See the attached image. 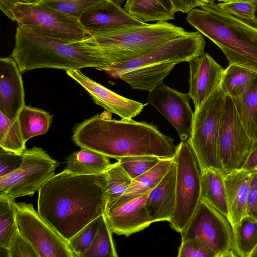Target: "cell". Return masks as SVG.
Wrapping results in <instances>:
<instances>
[{"label":"cell","mask_w":257,"mask_h":257,"mask_svg":"<svg viewBox=\"0 0 257 257\" xmlns=\"http://www.w3.org/2000/svg\"><path fill=\"white\" fill-rule=\"evenodd\" d=\"M16 203L14 199L0 196V246L7 249L18 231Z\"/></svg>","instance_id":"33"},{"label":"cell","mask_w":257,"mask_h":257,"mask_svg":"<svg viewBox=\"0 0 257 257\" xmlns=\"http://www.w3.org/2000/svg\"><path fill=\"white\" fill-rule=\"evenodd\" d=\"M239 1H247V2H251V3H253L256 6V9H257V0H239Z\"/></svg>","instance_id":"49"},{"label":"cell","mask_w":257,"mask_h":257,"mask_svg":"<svg viewBox=\"0 0 257 257\" xmlns=\"http://www.w3.org/2000/svg\"><path fill=\"white\" fill-rule=\"evenodd\" d=\"M14 21L45 37L74 42L90 35L79 19L48 9L37 3L18 4L13 9Z\"/></svg>","instance_id":"8"},{"label":"cell","mask_w":257,"mask_h":257,"mask_svg":"<svg viewBox=\"0 0 257 257\" xmlns=\"http://www.w3.org/2000/svg\"><path fill=\"white\" fill-rule=\"evenodd\" d=\"M79 20L90 36L120 27L143 26L147 24L130 16L114 0H108L88 9L83 14Z\"/></svg>","instance_id":"19"},{"label":"cell","mask_w":257,"mask_h":257,"mask_svg":"<svg viewBox=\"0 0 257 257\" xmlns=\"http://www.w3.org/2000/svg\"><path fill=\"white\" fill-rule=\"evenodd\" d=\"M241 170L249 172L257 171V140L253 142Z\"/></svg>","instance_id":"46"},{"label":"cell","mask_w":257,"mask_h":257,"mask_svg":"<svg viewBox=\"0 0 257 257\" xmlns=\"http://www.w3.org/2000/svg\"><path fill=\"white\" fill-rule=\"evenodd\" d=\"M181 235V241L198 238L211 248L217 257H223L227 251L234 250L233 231L229 220L202 199Z\"/></svg>","instance_id":"12"},{"label":"cell","mask_w":257,"mask_h":257,"mask_svg":"<svg viewBox=\"0 0 257 257\" xmlns=\"http://www.w3.org/2000/svg\"><path fill=\"white\" fill-rule=\"evenodd\" d=\"M38 0H0V9L2 12L10 19L14 21L12 10L18 4H30L37 2Z\"/></svg>","instance_id":"45"},{"label":"cell","mask_w":257,"mask_h":257,"mask_svg":"<svg viewBox=\"0 0 257 257\" xmlns=\"http://www.w3.org/2000/svg\"><path fill=\"white\" fill-rule=\"evenodd\" d=\"M187 32L182 27L168 22H159L102 31L83 41L107 50L113 65L140 56L162 43Z\"/></svg>","instance_id":"4"},{"label":"cell","mask_w":257,"mask_h":257,"mask_svg":"<svg viewBox=\"0 0 257 257\" xmlns=\"http://www.w3.org/2000/svg\"><path fill=\"white\" fill-rule=\"evenodd\" d=\"M72 140L81 148L116 160L134 156L173 159L177 149L174 139L152 123L132 118L118 120L99 114L78 124Z\"/></svg>","instance_id":"2"},{"label":"cell","mask_w":257,"mask_h":257,"mask_svg":"<svg viewBox=\"0 0 257 257\" xmlns=\"http://www.w3.org/2000/svg\"><path fill=\"white\" fill-rule=\"evenodd\" d=\"M150 191L105 210L104 215L113 233L127 237L153 222L146 206Z\"/></svg>","instance_id":"15"},{"label":"cell","mask_w":257,"mask_h":257,"mask_svg":"<svg viewBox=\"0 0 257 257\" xmlns=\"http://www.w3.org/2000/svg\"><path fill=\"white\" fill-rule=\"evenodd\" d=\"M177 64L174 62H166L149 65L126 72L119 79L128 83L133 89L152 91L163 83Z\"/></svg>","instance_id":"23"},{"label":"cell","mask_w":257,"mask_h":257,"mask_svg":"<svg viewBox=\"0 0 257 257\" xmlns=\"http://www.w3.org/2000/svg\"><path fill=\"white\" fill-rule=\"evenodd\" d=\"M217 4L223 11L241 19L252 20L256 17V7L250 2L233 0Z\"/></svg>","instance_id":"40"},{"label":"cell","mask_w":257,"mask_h":257,"mask_svg":"<svg viewBox=\"0 0 257 257\" xmlns=\"http://www.w3.org/2000/svg\"><path fill=\"white\" fill-rule=\"evenodd\" d=\"M26 142L46 134L51 124L53 115L45 110L25 105L18 116Z\"/></svg>","instance_id":"29"},{"label":"cell","mask_w":257,"mask_h":257,"mask_svg":"<svg viewBox=\"0 0 257 257\" xmlns=\"http://www.w3.org/2000/svg\"><path fill=\"white\" fill-rule=\"evenodd\" d=\"M191 97L162 83L149 92L147 103L155 107L174 126L181 141L190 137L194 112L190 105Z\"/></svg>","instance_id":"14"},{"label":"cell","mask_w":257,"mask_h":257,"mask_svg":"<svg viewBox=\"0 0 257 257\" xmlns=\"http://www.w3.org/2000/svg\"><path fill=\"white\" fill-rule=\"evenodd\" d=\"M176 168L173 159L169 170L151 190L146 202L147 210L153 222L171 220L176 203Z\"/></svg>","instance_id":"20"},{"label":"cell","mask_w":257,"mask_h":257,"mask_svg":"<svg viewBox=\"0 0 257 257\" xmlns=\"http://www.w3.org/2000/svg\"><path fill=\"white\" fill-rule=\"evenodd\" d=\"M257 256V245L250 254V257Z\"/></svg>","instance_id":"48"},{"label":"cell","mask_w":257,"mask_h":257,"mask_svg":"<svg viewBox=\"0 0 257 257\" xmlns=\"http://www.w3.org/2000/svg\"><path fill=\"white\" fill-rule=\"evenodd\" d=\"M122 1H125V0H122Z\"/></svg>","instance_id":"50"},{"label":"cell","mask_w":257,"mask_h":257,"mask_svg":"<svg viewBox=\"0 0 257 257\" xmlns=\"http://www.w3.org/2000/svg\"><path fill=\"white\" fill-rule=\"evenodd\" d=\"M21 72L10 57L0 59V111L10 120L18 118L26 105Z\"/></svg>","instance_id":"18"},{"label":"cell","mask_w":257,"mask_h":257,"mask_svg":"<svg viewBox=\"0 0 257 257\" xmlns=\"http://www.w3.org/2000/svg\"><path fill=\"white\" fill-rule=\"evenodd\" d=\"M220 18L247 38L257 48V17L252 20H243L221 10L215 2L200 7Z\"/></svg>","instance_id":"34"},{"label":"cell","mask_w":257,"mask_h":257,"mask_svg":"<svg viewBox=\"0 0 257 257\" xmlns=\"http://www.w3.org/2000/svg\"><path fill=\"white\" fill-rule=\"evenodd\" d=\"M225 94L218 88L194 112L187 140L197 158L201 172L212 168L223 173L219 152V134Z\"/></svg>","instance_id":"5"},{"label":"cell","mask_w":257,"mask_h":257,"mask_svg":"<svg viewBox=\"0 0 257 257\" xmlns=\"http://www.w3.org/2000/svg\"><path fill=\"white\" fill-rule=\"evenodd\" d=\"M246 216L257 220V171L250 173Z\"/></svg>","instance_id":"43"},{"label":"cell","mask_w":257,"mask_h":257,"mask_svg":"<svg viewBox=\"0 0 257 257\" xmlns=\"http://www.w3.org/2000/svg\"><path fill=\"white\" fill-rule=\"evenodd\" d=\"M19 232L32 245L38 257H76L68 240L31 203L16 202Z\"/></svg>","instance_id":"11"},{"label":"cell","mask_w":257,"mask_h":257,"mask_svg":"<svg viewBox=\"0 0 257 257\" xmlns=\"http://www.w3.org/2000/svg\"><path fill=\"white\" fill-rule=\"evenodd\" d=\"M232 99L247 134L253 142L256 141L257 77L243 94Z\"/></svg>","instance_id":"27"},{"label":"cell","mask_w":257,"mask_h":257,"mask_svg":"<svg viewBox=\"0 0 257 257\" xmlns=\"http://www.w3.org/2000/svg\"><path fill=\"white\" fill-rule=\"evenodd\" d=\"M206 42L202 34L188 32L166 41L136 58L110 66L105 69L109 75L118 78L122 74L140 67L166 62H188L204 53Z\"/></svg>","instance_id":"10"},{"label":"cell","mask_w":257,"mask_h":257,"mask_svg":"<svg viewBox=\"0 0 257 257\" xmlns=\"http://www.w3.org/2000/svg\"><path fill=\"white\" fill-rule=\"evenodd\" d=\"M66 72L89 93L96 104L121 118L131 119L136 116L145 105L113 92L85 75L80 69L69 70Z\"/></svg>","instance_id":"16"},{"label":"cell","mask_w":257,"mask_h":257,"mask_svg":"<svg viewBox=\"0 0 257 257\" xmlns=\"http://www.w3.org/2000/svg\"><path fill=\"white\" fill-rule=\"evenodd\" d=\"M23 154L21 166L0 177V196L12 199L32 196L55 175L59 163L42 148L34 147L26 149Z\"/></svg>","instance_id":"9"},{"label":"cell","mask_w":257,"mask_h":257,"mask_svg":"<svg viewBox=\"0 0 257 257\" xmlns=\"http://www.w3.org/2000/svg\"><path fill=\"white\" fill-rule=\"evenodd\" d=\"M176 168V203L170 226L181 233L194 215L201 197V172L187 141H181L174 158Z\"/></svg>","instance_id":"7"},{"label":"cell","mask_w":257,"mask_h":257,"mask_svg":"<svg viewBox=\"0 0 257 257\" xmlns=\"http://www.w3.org/2000/svg\"><path fill=\"white\" fill-rule=\"evenodd\" d=\"M21 73L38 68L65 71L92 67L104 70L112 65L107 51L83 41L70 42L39 34L18 26L10 56Z\"/></svg>","instance_id":"3"},{"label":"cell","mask_w":257,"mask_h":257,"mask_svg":"<svg viewBox=\"0 0 257 257\" xmlns=\"http://www.w3.org/2000/svg\"><path fill=\"white\" fill-rule=\"evenodd\" d=\"M111 164L109 157L81 148L67 157L66 170L78 174H97L104 172Z\"/></svg>","instance_id":"26"},{"label":"cell","mask_w":257,"mask_h":257,"mask_svg":"<svg viewBox=\"0 0 257 257\" xmlns=\"http://www.w3.org/2000/svg\"><path fill=\"white\" fill-rule=\"evenodd\" d=\"M188 94L197 109L212 93L219 87L223 68L207 53L188 62Z\"/></svg>","instance_id":"17"},{"label":"cell","mask_w":257,"mask_h":257,"mask_svg":"<svg viewBox=\"0 0 257 257\" xmlns=\"http://www.w3.org/2000/svg\"><path fill=\"white\" fill-rule=\"evenodd\" d=\"M101 215L93 220L68 240L69 247L76 257H83L90 247L98 230Z\"/></svg>","instance_id":"37"},{"label":"cell","mask_w":257,"mask_h":257,"mask_svg":"<svg viewBox=\"0 0 257 257\" xmlns=\"http://www.w3.org/2000/svg\"><path fill=\"white\" fill-rule=\"evenodd\" d=\"M173 159H161L154 167L133 179L125 193L112 206L132 200L153 189L167 173Z\"/></svg>","instance_id":"25"},{"label":"cell","mask_w":257,"mask_h":257,"mask_svg":"<svg viewBox=\"0 0 257 257\" xmlns=\"http://www.w3.org/2000/svg\"><path fill=\"white\" fill-rule=\"evenodd\" d=\"M38 192V212L67 240L105 210L104 172L84 175L65 169Z\"/></svg>","instance_id":"1"},{"label":"cell","mask_w":257,"mask_h":257,"mask_svg":"<svg viewBox=\"0 0 257 257\" xmlns=\"http://www.w3.org/2000/svg\"><path fill=\"white\" fill-rule=\"evenodd\" d=\"M232 227L234 250L238 256L250 257L257 245V220L245 216Z\"/></svg>","instance_id":"30"},{"label":"cell","mask_w":257,"mask_h":257,"mask_svg":"<svg viewBox=\"0 0 257 257\" xmlns=\"http://www.w3.org/2000/svg\"><path fill=\"white\" fill-rule=\"evenodd\" d=\"M23 161V154H18L0 148V177L18 169Z\"/></svg>","instance_id":"42"},{"label":"cell","mask_w":257,"mask_h":257,"mask_svg":"<svg viewBox=\"0 0 257 257\" xmlns=\"http://www.w3.org/2000/svg\"><path fill=\"white\" fill-rule=\"evenodd\" d=\"M104 177L106 209L111 207L122 196L133 179L117 161L111 164L104 172Z\"/></svg>","instance_id":"31"},{"label":"cell","mask_w":257,"mask_h":257,"mask_svg":"<svg viewBox=\"0 0 257 257\" xmlns=\"http://www.w3.org/2000/svg\"><path fill=\"white\" fill-rule=\"evenodd\" d=\"M257 77V73L243 67L229 64L224 70L219 88L232 98L243 94Z\"/></svg>","instance_id":"28"},{"label":"cell","mask_w":257,"mask_h":257,"mask_svg":"<svg viewBox=\"0 0 257 257\" xmlns=\"http://www.w3.org/2000/svg\"><path fill=\"white\" fill-rule=\"evenodd\" d=\"M112 233L104 213L95 237L83 257H117Z\"/></svg>","instance_id":"35"},{"label":"cell","mask_w":257,"mask_h":257,"mask_svg":"<svg viewBox=\"0 0 257 257\" xmlns=\"http://www.w3.org/2000/svg\"><path fill=\"white\" fill-rule=\"evenodd\" d=\"M201 199L228 218L224 173L212 168L201 171Z\"/></svg>","instance_id":"24"},{"label":"cell","mask_w":257,"mask_h":257,"mask_svg":"<svg viewBox=\"0 0 257 257\" xmlns=\"http://www.w3.org/2000/svg\"><path fill=\"white\" fill-rule=\"evenodd\" d=\"M7 257H38L36 251L18 231L7 249Z\"/></svg>","instance_id":"41"},{"label":"cell","mask_w":257,"mask_h":257,"mask_svg":"<svg viewBox=\"0 0 257 257\" xmlns=\"http://www.w3.org/2000/svg\"><path fill=\"white\" fill-rule=\"evenodd\" d=\"M26 143L18 118L10 120L0 111V148L21 154L26 150Z\"/></svg>","instance_id":"32"},{"label":"cell","mask_w":257,"mask_h":257,"mask_svg":"<svg viewBox=\"0 0 257 257\" xmlns=\"http://www.w3.org/2000/svg\"><path fill=\"white\" fill-rule=\"evenodd\" d=\"M161 158L152 156H134L118 159L117 162L134 179L156 165Z\"/></svg>","instance_id":"38"},{"label":"cell","mask_w":257,"mask_h":257,"mask_svg":"<svg viewBox=\"0 0 257 257\" xmlns=\"http://www.w3.org/2000/svg\"><path fill=\"white\" fill-rule=\"evenodd\" d=\"M250 173L241 169L224 174L228 220L232 226L246 216Z\"/></svg>","instance_id":"21"},{"label":"cell","mask_w":257,"mask_h":257,"mask_svg":"<svg viewBox=\"0 0 257 257\" xmlns=\"http://www.w3.org/2000/svg\"><path fill=\"white\" fill-rule=\"evenodd\" d=\"M186 20L222 50L229 64L257 73V48L237 30L217 16L201 8L190 11Z\"/></svg>","instance_id":"6"},{"label":"cell","mask_w":257,"mask_h":257,"mask_svg":"<svg viewBox=\"0 0 257 257\" xmlns=\"http://www.w3.org/2000/svg\"><path fill=\"white\" fill-rule=\"evenodd\" d=\"M175 12L188 13L192 9L205 5L202 0H171Z\"/></svg>","instance_id":"44"},{"label":"cell","mask_w":257,"mask_h":257,"mask_svg":"<svg viewBox=\"0 0 257 257\" xmlns=\"http://www.w3.org/2000/svg\"><path fill=\"white\" fill-rule=\"evenodd\" d=\"M108 0H38L35 3L48 9L80 19L88 9Z\"/></svg>","instance_id":"36"},{"label":"cell","mask_w":257,"mask_h":257,"mask_svg":"<svg viewBox=\"0 0 257 257\" xmlns=\"http://www.w3.org/2000/svg\"><path fill=\"white\" fill-rule=\"evenodd\" d=\"M202 1L205 4H206L211 3V2H214V1H215V0H202ZM216 1H217L218 2H220V3H225V2H230V1H231L233 0H216Z\"/></svg>","instance_id":"47"},{"label":"cell","mask_w":257,"mask_h":257,"mask_svg":"<svg viewBox=\"0 0 257 257\" xmlns=\"http://www.w3.org/2000/svg\"><path fill=\"white\" fill-rule=\"evenodd\" d=\"M124 9L130 16L145 23L167 22L175 18L171 0H126Z\"/></svg>","instance_id":"22"},{"label":"cell","mask_w":257,"mask_h":257,"mask_svg":"<svg viewBox=\"0 0 257 257\" xmlns=\"http://www.w3.org/2000/svg\"><path fill=\"white\" fill-rule=\"evenodd\" d=\"M178 257H217L215 252L197 238H191L181 241Z\"/></svg>","instance_id":"39"},{"label":"cell","mask_w":257,"mask_h":257,"mask_svg":"<svg viewBox=\"0 0 257 257\" xmlns=\"http://www.w3.org/2000/svg\"><path fill=\"white\" fill-rule=\"evenodd\" d=\"M253 141L238 115L232 98L225 95L219 134V152L223 173L241 170Z\"/></svg>","instance_id":"13"}]
</instances>
